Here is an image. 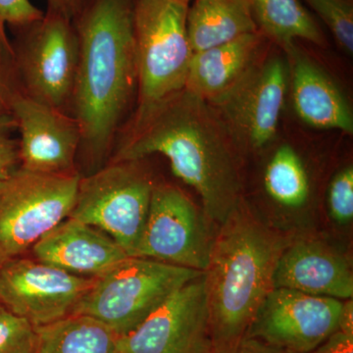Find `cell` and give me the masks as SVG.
I'll use <instances>...</instances> for the list:
<instances>
[{
    "label": "cell",
    "mask_w": 353,
    "mask_h": 353,
    "mask_svg": "<svg viewBox=\"0 0 353 353\" xmlns=\"http://www.w3.org/2000/svg\"><path fill=\"white\" fill-rule=\"evenodd\" d=\"M231 138L208 102L183 90L132 120L112 161L163 155L173 173L199 194L209 219L220 225L241 201Z\"/></svg>",
    "instance_id": "cell-1"
},
{
    "label": "cell",
    "mask_w": 353,
    "mask_h": 353,
    "mask_svg": "<svg viewBox=\"0 0 353 353\" xmlns=\"http://www.w3.org/2000/svg\"><path fill=\"white\" fill-rule=\"evenodd\" d=\"M136 0H87L73 20L79 63L72 105L81 146L101 160L112 145L138 85Z\"/></svg>",
    "instance_id": "cell-2"
},
{
    "label": "cell",
    "mask_w": 353,
    "mask_h": 353,
    "mask_svg": "<svg viewBox=\"0 0 353 353\" xmlns=\"http://www.w3.org/2000/svg\"><path fill=\"white\" fill-rule=\"evenodd\" d=\"M290 241L243 201L219 225L204 271L211 350H229L245 338Z\"/></svg>",
    "instance_id": "cell-3"
},
{
    "label": "cell",
    "mask_w": 353,
    "mask_h": 353,
    "mask_svg": "<svg viewBox=\"0 0 353 353\" xmlns=\"http://www.w3.org/2000/svg\"><path fill=\"white\" fill-rule=\"evenodd\" d=\"M190 0H136L138 110L143 117L185 88L192 50L187 31Z\"/></svg>",
    "instance_id": "cell-4"
},
{
    "label": "cell",
    "mask_w": 353,
    "mask_h": 353,
    "mask_svg": "<svg viewBox=\"0 0 353 353\" xmlns=\"http://www.w3.org/2000/svg\"><path fill=\"white\" fill-rule=\"evenodd\" d=\"M202 273L129 256L94 278L72 314L90 316L122 338L138 328L176 290Z\"/></svg>",
    "instance_id": "cell-5"
},
{
    "label": "cell",
    "mask_w": 353,
    "mask_h": 353,
    "mask_svg": "<svg viewBox=\"0 0 353 353\" xmlns=\"http://www.w3.org/2000/svg\"><path fill=\"white\" fill-rule=\"evenodd\" d=\"M81 176L15 169L0 180V264L22 256L66 219Z\"/></svg>",
    "instance_id": "cell-6"
},
{
    "label": "cell",
    "mask_w": 353,
    "mask_h": 353,
    "mask_svg": "<svg viewBox=\"0 0 353 353\" xmlns=\"http://www.w3.org/2000/svg\"><path fill=\"white\" fill-rule=\"evenodd\" d=\"M141 160L112 161L79 182L67 218L97 228L132 257L145 229L153 187Z\"/></svg>",
    "instance_id": "cell-7"
},
{
    "label": "cell",
    "mask_w": 353,
    "mask_h": 353,
    "mask_svg": "<svg viewBox=\"0 0 353 353\" xmlns=\"http://www.w3.org/2000/svg\"><path fill=\"white\" fill-rule=\"evenodd\" d=\"M16 30L17 39L11 46L21 92L46 105L66 110L73 101L79 63L73 21L46 9L39 20Z\"/></svg>",
    "instance_id": "cell-8"
},
{
    "label": "cell",
    "mask_w": 353,
    "mask_h": 353,
    "mask_svg": "<svg viewBox=\"0 0 353 353\" xmlns=\"http://www.w3.org/2000/svg\"><path fill=\"white\" fill-rule=\"evenodd\" d=\"M208 220L178 188L154 185L145 229L132 257L204 272L214 239Z\"/></svg>",
    "instance_id": "cell-9"
},
{
    "label": "cell",
    "mask_w": 353,
    "mask_h": 353,
    "mask_svg": "<svg viewBox=\"0 0 353 353\" xmlns=\"http://www.w3.org/2000/svg\"><path fill=\"white\" fill-rule=\"evenodd\" d=\"M94 282L36 259L16 257L0 264V303L37 328L71 315Z\"/></svg>",
    "instance_id": "cell-10"
},
{
    "label": "cell",
    "mask_w": 353,
    "mask_h": 353,
    "mask_svg": "<svg viewBox=\"0 0 353 353\" xmlns=\"http://www.w3.org/2000/svg\"><path fill=\"white\" fill-rule=\"evenodd\" d=\"M290 83L289 64L272 57L253 64L240 81L211 105L230 134L252 148L270 143L277 134Z\"/></svg>",
    "instance_id": "cell-11"
},
{
    "label": "cell",
    "mask_w": 353,
    "mask_h": 353,
    "mask_svg": "<svg viewBox=\"0 0 353 353\" xmlns=\"http://www.w3.org/2000/svg\"><path fill=\"white\" fill-rule=\"evenodd\" d=\"M343 301L274 288L265 297L245 338L289 353L312 352L338 331Z\"/></svg>",
    "instance_id": "cell-12"
},
{
    "label": "cell",
    "mask_w": 353,
    "mask_h": 353,
    "mask_svg": "<svg viewBox=\"0 0 353 353\" xmlns=\"http://www.w3.org/2000/svg\"><path fill=\"white\" fill-rule=\"evenodd\" d=\"M120 353H208L211 350L204 272L172 294L119 341Z\"/></svg>",
    "instance_id": "cell-13"
},
{
    "label": "cell",
    "mask_w": 353,
    "mask_h": 353,
    "mask_svg": "<svg viewBox=\"0 0 353 353\" xmlns=\"http://www.w3.org/2000/svg\"><path fill=\"white\" fill-rule=\"evenodd\" d=\"M10 115L20 132V167L43 174L76 173L82 132L73 115L34 101L20 88L11 101Z\"/></svg>",
    "instance_id": "cell-14"
},
{
    "label": "cell",
    "mask_w": 353,
    "mask_h": 353,
    "mask_svg": "<svg viewBox=\"0 0 353 353\" xmlns=\"http://www.w3.org/2000/svg\"><path fill=\"white\" fill-rule=\"evenodd\" d=\"M273 285L345 301L353 296L352 269L343 254L322 241L292 240L279 259Z\"/></svg>",
    "instance_id": "cell-15"
},
{
    "label": "cell",
    "mask_w": 353,
    "mask_h": 353,
    "mask_svg": "<svg viewBox=\"0 0 353 353\" xmlns=\"http://www.w3.org/2000/svg\"><path fill=\"white\" fill-rule=\"evenodd\" d=\"M32 252L39 261L88 278L97 277L129 257L108 234L72 218L44 234Z\"/></svg>",
    "instance_id": "cell-16"
},
{
    "label": "cell",
    "mask_w": 353,
    "mask_h": 353,
    "mask_svg": "<svg viewBox=\"0 0 353 353\" xmlns=\"http://www.w3.org/2000/svg\"><path fill=\"white\" fill-rule=\"evenodd\" d=\"M297 116L308 126L352 134L353 114L347 97L333 79L296 43L285 48Z\"/></svg>",
    "instance_id": "cell-17"
},
{
    "label": "cell",
    "mask_w": 353,
    "mask_h": 353,
    "mask_svg": "<svg viewBox=\"0 0 353 353\" xmlns=\"http://www.w3.org/2000/svg\"><path fill=\"white\" fill-rule=\"evenodd\" d=\"M264 39L257 31L194 53L185 90L208 103L215 101L254 64Z\"/></svg>",
    "instance_id": "cell-18"
},
{
    "label": "cell",
    "mask_w": 353,
    "mask_h": 353,
    "mask_svg": "<svg viewBox=\"0 0 353 353\" xmlns=\"http://www.w3.org/2000/svg\"><path fill=\"white\" fill-rule=\"evenodd\" d=\"M187 31L192 53L259 31L250 0H190Z\"/></svg>",
    "instance_id": "cell-19"
},
{
    "label": "cell",
    "mask_w": 353,
    "mask_h": 353,
    "mask_svg": "<svg viewBox=\"0 0 353 353\" xmlns=\"http://www.w3.org/2000/svg\"><path fill=\"white\" fill-rule=\"evenodd\" d=\"M120 336L90 316L71 314L37 327L34 353H120Z\"/></svg>",
    "instance_id": "cell-20"
},
{
    "label": "cell",
    "mask_w": 353,
    "mask_h": 353,
    "mask_svg": "<svg viewBox=\"0 0 353 353\" xmlns=\"http://www.w3.org/2000/svg\"><path fill=\"white\" fill-rule=\"evenodd\" d=\"M259 31L283 48L303 39L323 46L320 26L301 0H250Z\"/></svg>",
    "instance_id": "cell-21"
},
{
    "label": "cell",
    "mask_w": 353,
    "mask_h": 353,
    "mask_svg": "<svg viewBox=\"0 0 353 353\" xmlns=\"http://www.w3.org/2000/svg\"><path fill=\"white\" fill-rule=\"evenodd\" d=\"M265 187L269 196L285 208H301L309 196V181L303 161L296 150L284 145L267 166Z\"/></svg>",
    "instance_id": "cell-22"
},
{
    "label": "cell",
    "mask_w": 353,
    "mask_h": 353,
    "mask_svg": "<svg viewBox=\"0 0 353 353\" xmlns=\"http://www.w3.org/2000/svg\"><path fill=\"white\" fill-rule=\"evenodd\" d=\"M328 27L339 46L352 55V0H303Z\"/></svg>",
    "instance_id": "cell-23"
},
{
    "label": "cell",
    "mask_w": 353,
    "mask_h": 353,
    "mask_svg": "<svg viewBox=\"0 0 353 353\" xmlns=\"http://www.w3.org/2000/svg\"><path fill=\"white\" fill-rule=\"evenodd\" d=\"M37 328L0 303V353H34Z\"/></svg>",
    "instance_id": "cell-24"
},
{
    "label": "cell",
    "mask_w": 353,
    "mask_h": 353,
    "mask_svg": "<svg viewBox=\"0 0 353 353\" xmlns=\"http://www.w3.org/2000/svg\"><path fill=\"white\" fill-rule=\"evenodd\" d=\"M330 215L339 225H348L353 219V168L339 172L330 185Z\"/></svg>",
    "instance_id": "cell-25"
},
{
    "label": "cell",
    "mask_w": 353,
    "mask_h": 353,
    "mask_svg": "<svg viewBox=\"0 0 353 353\" xmlns=\"http://www.w3.org/2000/svg\"><path fill=\"white\" fill-rule=\"evenodd\" d=\"M19 90L9 39L0 37V119L10 115L11 101Z\"/></svg>",
    "instance_id": "cell-26"
},
{
    "label": "cell",
    "mask_w": 353,
    "mask_h": 353,
    "mask_svg": "<svg viewBox=\"0 0 353 353\" xmlns=\"http://www.w3.org/2000/svg\"><path fill=\"white\" fill-rule=\"evenodd\" d=\"M30 0H0V37L8 39L6 28L24 27L39 20L43 15Z\"/></svg>",
    "instance_id": "cell-27"
},
{
    "label": "cell",
    "mask_w": 353,
    "mask_h": 353,
    "mask_svg": "<svg viewBox=\"0 0 353 353\" xmlns=\"http://www.w3.org/2000/svg\"><path fill=\"white\" fill-rule=\"evenodd\" d=\"M16 129L15 121L11 116L0 119V180L10 175L19 161V148L12 138Z\"/></svg>",
    "instance_id": "cell-28"
},
{
    "label": "cell",
    "mask_w": 353,
    "mask_h": 353,
    "mask_svg": "<svg viewBox=\"0 0 353 353\" xmlns=\"http://www.w3.org/2000/svg\"><path fill=\"white\" fill-rule=\"evenodd\" d=\"M308 353H353V336L336 331Z\"/></svg>",
    "instance_id": "cell-29"
},
{
    "label": "cell",
    "mask_w": 353,
    "mask_h": 353,
    "mask_svg": "<svg viewBox=\"0 0 353 353\" xmlns=\"http://www.w3.org/2000/svg\"><path fill=\"white\" fill-rule=\"evenodd\" d=\"M208 353H289L283 352V350H278L271 347V345H266L262 341L254 340V339L245 338L243 339L234 347L229 348L226 350H210Z\"/></svg>",
    "instance_id": "cell-30"
},
{
    "label": "cell",
    "mask_w": 353,
    "mask_h": 353,
    "mask_svg": "<svg viewBox=\"0 0 353 353\" xmlns=\"http://www.w3.org/2000/svg\"><path fill=\"white\" fill-rule=\"evenodd\" d=\"M46 9L62 14L70 20L75 19L82 10L87 0H44Z\"/></svg>",
    "instance_id": "cell-31"
},
{
    "label": "cell",
    "mask_w": 353,
    "mask_h": 353,
    "mask_svg": "<svg viewBox=\"0 0 353 353\" xmlns=\"http://www.w3.org/2000/svg\"><path fill=\"white\" fill-rule=\"evenodd\" d=\"M338 331L353 336V301L352 299L343 301L339 315Z\"/></svg>",
    "instance_id": "cell-32"
},
{
    "label": "cell",
    "mask_w": 353,
    "mask_h": 353,
    "mask_svg": "<svg viewBox=\"0 0 353 353\" xmlns=\"http://www.w3.org/2000/svg\"></svg>",
    "instance_id": "cell-33"
}]
</instances>
